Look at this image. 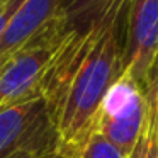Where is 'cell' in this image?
<instances>
[{"label": "cell", "instance_id": "8fae6325", "mask_svg": "<svg viewBox=\"0 0 158 158\" xmlns=\"http://www.w3.org/2000/svg\"><path fill=\"white\" fill-rule=\"evenodd\" d=\"M22 0H4V2L0 4V41H2V36H4L5 27H7L12 14L17 10Z\"/></svg>", "mask_w": 158, "mask_h": 158}, {"label": "cell", "instance_id": "9c48e42d", "mask_svg": "<svg viewBox=\"0 0 158 158\" xmlns=\"http://www.w3.org/2000/svg\"><path fill=\"white\" fill-rule=\"evenodd\" d=\"M56 138L55 131L48 129L43 134L24 144L22 148L15 150L7 158H56Z\"/></svg>", "mask_w": 158, "mask_h": 158}, {"label": "cell", "instance_id": "ba28073f", "mask_svg": "<svg viewBox=\"0 0 158 158\" xmlns=\"http://www.w3.org/2000/svg\"><path fill=\"white\" fill-rule=\"evenodd\" d=\"M127 158H158V102L153 80L146 83V114L139 139Z\"/></svg>", "mask_w": 158, "mask_h": 158}, {"label": "cell", "instance_id": "5bb4252c", "mask_svg": "<svg viewBox=\"0 0 158 158\" xmlns=\"http://www.w3.org/2000/svg\"><path fill=\"white\" fill-rule=\"evenodd\" d=\"M2 2H4V0H0V4H2Z\"/></svg>", "mask_w": 158, "mask_h": 158}, {"label": "cell", "instance_id": "277c9868", "mask_svg": "<svg viewBox=\"0 0 158 158\" xmlns=\"http://www.w3.org/2000/svg\"><path fill=\"white\" fill-rule=\"evenodd\" d=\"M158 58V0H131L126 15L123 75L146 90Z\"/></svg>", "mask_w": 158, "mask_h": 158}, {"label": "cell", "instance_id": "4fadbf2b", "mask_svg": "<svg viewBox=\"0 0 158 158\" xmlns=\"http://www.w3.org/2000/svg\"><path fill=\"white\" fill-rule=\"evenodd\" d=\"M7 58H9V56H0V73H2V70H4L5 63H7Z\"/></svg>", "mask_w": 158, "mask_h": 158}, {"label": "cell", "instance_id": "7c38bea8", "mask_svg": "<svg viewBox=\"0 0 158 158\" xmlns=\"http://www.w3.org/2000/svg\"><path fill=\"white\" fill-rule=\"evenodd\" d=\"M148 80H153V82H155V85H156V102H158V58H156V61H155L153 70H151L150 78H148Z\"/></svg>", "mask_w": 158, "mask_h": 158}, {"label": "cell", "instance_id": "52a82bcc", "mask_svg": "<svg viewBox=\"0 0 158 158\" xmlns=\"http://www.w3.org/2000/svg\"><path fill=\"white\" fill-rule=\"evenodd\" d=\"M127 2L129 0H61L58 15L66 31L82 32Z\"/></svg>", "mask_w": 158, "mask_h": 158}, {"label": "cell", "instance_id": "30bf717a", "mask_svg": "<svg viewBox=\"0 0 158 158\" xmlns=\"http://www.w3.org/2000/svg\"><path fill=\"white\" fill-rule=\"evenodd\" d=\"M73 158H127L116 144L100 133H94Z\"/></svg>", "mask_w": 158, "mask_h": 158}, {"label": "cell", "instance_id": "5b68a950", "mask_svg": "<svg viewBox=\"0 0 158 158\" xmlns=\"http://www.w3.org/2000/svg\"><path fill=\"white\" fill-rule=\"evenodd\" d=\"M48 129L53 127L39 94L0 110V158H7Z\"/></svg>", "mask_w": 158, "mask_h": 158}, {"label": "cell", "instance_id": "8992f818", "mask_svg": "<svg viewBox=\"0 0 158 158\" xmlns=\"http://www.w3.org/2000/svg\"><path fill=\"white\" fill-rule=\"evenodd\" d=\"M61 0H22L0 41V56H10L43 26L58 15Z\"/></svg>", "mask_w": 158, "mask_h": 158}, {"label": "cell", "instance_id": "7a4b0ae2", "mask_svg": "<svg viewBox=\"0 0 158 158\" xmlns=\"http://www.w3.org/2000/svg\"><path fill=\"white\" fill-rule=\"evenodd\" d=\"M68 32L56 15L9 56L0 73V110L39 94L43 75Z\"/></svg>", "mask_w": 158, "mask_h": 158}, {"label": "cell", "instance_id": "3957f363", "mask_svg": "<svg viewBox=\"0 0 158 158\" xmlns=\"http://www.w3.org/2000/svg\"><path fill=\"white\" fill-rule=\"evenodd\" d=\"M146 114V90L123 75L109 87L100 104L95 133L116 144L126 156L134 150Z\"/></svg>", "mask_w": 158, "mask_h": 158}, {"label": "cell", "instance_id": "9a60e30c", "mask_svg": "<svg viewBox=\"0 0 158 158\" xmlns=\"http://www.w3.org/2000/svg\"><path fill=\"white\" fill-rule=\"evenodd\" d=\"M56 158H61V156H56Z\"/></svg>", "mask_w": 158, "mask_h": 158}, {"label": "cell", "instance_id": "6da1fadb", "mask_svg": "<svg viewBox=\"0 0 158 158\" xmlns=\"http://www.w3.org/2000/svg\"><path fill=\"white\" fill-rule=\"evenodd\" d=\"M129 2L87 31H70L41 78L39 94L61 158H73L95 133L104 95L123 73Z\"/></svg>", "mask_w": 158, "mask_h": 158}]
</instances>
